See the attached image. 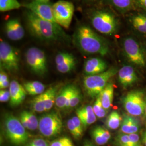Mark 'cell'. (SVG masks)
Segmentation results:
<instances>
[{
	"label": "cell",
	"mask_w": 146,
	"mask_h": 146,
	"mask_svg": "<svg viewBox=\"0 0 146 146\" xmlns=\"http://www.w3.org/2000/svg\"><path fill=\"white\" fill-rule=\"evenodd\" d=\"M27 27L33 36L44 41H58L68 36L58 23L40 19L30 11L26 15Z\"/></svg>",
	"instance_id": "obj_1"
},
{
	"label": "cell",
	"mask_w": 146,
	"mask_h": 146,
	"mask_svg": "<svg viewBox=\"0 0 146 146\" xmlns=\"http://www.w3.org/2000/svg\"><path fill=\"white\" fill-rule=\"evenodd\" d=\"M73 41L76 47L84 54L105 56L110 52L108 46L104 40L86 25H81L75 29Z\"/></svg>",
	"instance_id": "obj_2"
},
{
	"label": "cell",
	"mask_w": 146,
	"mask_h": 146,
	"mask_svg": "<svg viewBox=\"0 0 146 146\" xmlns=\"http://www.w3.org/2000/svg\"><path fill=\"white\" fill-rule=\"evenodd\" d=\"M117 73V68L113 67L104 73L87 75L84 78V87L89 96L94 98L99 95L110 82V80Z\"/></svg>",
	"instance_id": "obj_3"
},
{
	"label": "cell",
	"mask_w": 146,
	"mask_h": 146,
	"mask_svg": "<svg viewBox=\"0 0 146 146\" xmlns=\"http://www.w3.org/2000/svg\"><path fill=\"white\" fill-rule=\"evenodd\" d=\"M4 127L6 137L13 145L21 146L28 140L29 134L26 129L22 125L20 120L14 115H5Z\"/></svg>",
	"instance_id": "obj_4"
},
{
	"label": "cell",
	"mask_w": 146,
	"mask_h": 146,
	"mask_svg": "<svg viewBox=\"0 0 146 146\" xmlns=\"http://www.w3.org/2000/svg\"><path fill=\"white\" fill-rule=\"evenodd\" d=\"M90 20L94 29L101 34L111 35L117 30V20L114 15L109 11H95L91 16Z\"/></svg>",
	"instance_id": "obj_5"
},
{
	"label": "cell",
	"mask_w": 146,
	"mask_h": 146,
	"mask_svg": "<svg viewBox=\"0 0 146 146\" xmlns=\"http://www.w3.org/2000/svg\"><path fill=\"white\" fill-rule=\"evenodd\" d=\"M123 106L128 114L140 116L145 114L146 102L143 92L135 90L128 92L122 98Z\"/></svg>",
	"instance_id": "obj_6"
},
{
	"label": "cell",
	"mask_w": 146,
	"mask_h": 146,
	"mask_svg": "<svg viewBox=\"0 0 146 146\" xmlns=\"http://www.w3.org/2000/svg\"><path fill=\"white\" fill-rule=\"evenodd\" d=\"M62 127V119L55 112L44 114L39 120V131L42 135L47 137L58 135L61 133Z\"/></svg>",
	"instance_id": "obj_7"
},
{
	"label": "cell",
	"mask_w": 146,
	"mask_h": 146,
	"mask_svg": "<svg viewBox=\"0 0 146 146\" xmlns=\"http://www.w3.org/2000/svg\"><path fill=\"white\" fill-rule=\"evenodd\" d=\"M25 57L27 65L33 73L39 76L47 73V58L42 50L37 47H31L27 50Z\"/></svg>",
	"instance_id": "obj_8"
},
{
	"label": "cell",
	"mask_w": 146,
	"mask_h": 146,
	"mask_svg": "<svg viewBox=\"0 0 146 146\" xmlns=\"http://www.w3.org/2000/svg\"><path fill=\"white\" fill-rule=\"evenodd\" d=\"M55 20L59 26L68 29L70 26L74 13V5L67 1L60 0L52 5Z\"/></svg>",
	"instance_id": "obj_9"
},
{
	"label": "cell",
	"mask_w": 146,
	"mask_h": 146,
	"mask_svg": "<svg viewBox=\"0 0 146 146\" xmlns=\"http://www.w3.org/2000/svg\"><path fill=\"white\" fill-rule=\"evenodd\" d=\"M1 66L9 72H16L19 69L20 58L15 49L8 43L0 42Z\"/></svg>",
	"instance_id": "obj_10"
},
{
	"label": "cell",
	"mask_w": 146,
	"mask_h": 146,
	"mask_svg": "<svg viewBox=\"0 0 146 146\" xmlns=\"http://www.w3.org/2000/svg\"><path fill=\"white\" fill-rule=\"evenodd\" d=\"M125 56L129 61L140 67L146 66V58L139 43L131 37H127L123 42Z\"/></svg>",
	"instance_id": "obj_11"
},
{
	"label": "cell",
	"mask_w": 146,
	"mask_h": 146,
	"mask_svg": "<svg viewBox=\"0 0 146 146\" xmlns=\"http://www.w3.org/2000/svg\"><path fill=\"white\" fill-rule=\"evenodd\" d=\"M52 5L49 3H42L34 0L24 4L23 6L40 19L56 23Z\"/></svg>",
	"instance_id": "obj_12"
},
{
	"label": "cell",
	"mask_w": 146,
	"mask_h": 146,
	"mask_svg": "<svg viewBox=\"0 0 146 146\" xmlns=\"http://www.w3.org/2000/svg\"><path fill=\"white\" fill-rule=\"evenodd\" d=\"M5 31L6 36L11 41H20L25 36L24 28L18 19H11L7 21Z\"/></svg>",
	"instance_id": "obj_13"
},
{
	"label": "cell",
	"mask_w": 146,
	"mask_h": 146,
	"mask_svg": "<svg viewBox=\"0 0 146 146\" xmlns=\"http://www.w3.org/2000/svg\"><path fill=\"white\" fill-rule=\"evenodd\" d=\"M107 67L106 62L101 58H90L84 63V72L87 75H96L106 71Z\"/></svg>",
	"instance_id": "obj_14"
},
{
	"label": "cell",
	"mask_w": 146,
	"mask_h": 146,
	"mask_svg": "<svg viewBox=\"0 0 146 146\" xmlns=\"http://www.w3.org/2000/svg\"><path fill=\"white\" fill-rule=\"evenodd\" d=\"M118 78L122 86L126 88L133 86L138 80L134 69L130 66H125L118 72Z\"/></svg>",
	"instance_id": "obj_15"
},
{
	"label": "cell",
	"mask_w": 146,
	"mask_h": 146,
	"mask_svg": "<svg viewBox=\"0 0 146 146\" xmlns=\"http://www.w3.org/2000/svg\"><path fill=\"white\" fill-rule=\"evenodd\" d=\"M11 94L10 104L11 106H16L22 104L26 97V92L22 86L15 80H13L9 86Z\"/></svg>",
	"instance_id": "obj_16"
},
{
	"label": "cell",
	"mask_w": 146,
	"mask_h": 146,
	"mask_svg": "<svg viewBox=\"0 0 146 146\" xmlns=\"http://www.w3.org/2000/svg\"><path fill=\"white\" fill-rule=\"evenodd\" d=\"M76 116L81 120L84 127L93 124L96 121L97 117L94 113L93 107L87 105L78 108L76 110Z\"/></svg>",
	"instance_id": "obj_17"
},
{
	"label": "cell",
	"mask_w": 146,
	"mask_h": 146,
	"mask_svg": "<svg viewBox=\"0 0 146 146\" xmlns=\"http://www.w3.org/2000/svg\"><path fill=\"white\" fill-rule=\"evenodd\" d=\"M74 86L69 85L64 87L58 93L55 101V105L60 110H68L69 102L72 94Z\"/></svg>",
	"instance_id": "obj_18"
},
{
	"label": "cell",
	"mask_w": 146,
	"mask_h": 146,
	"mask_svg": "<svg viewBox=\"0 0 146 146\" xmlns=\"http://www.w3.org/2000/svg\"><path fill=\"white\" fill-rule=\"evenodd\" d=\"M120 127L121 132L128 135L137 133L140 129V125L137 121L129 114L123 115Z\"/></svg>",
	"instance_id": "obj_19"
},
{
	"label": "cell",
	"mask_w": 146,
	"mask_h": 146,
	"mask_svg": "<svg viewBox=\"0 0 146 146\" xmlns=\"http://www.w3.org/2000/svg\"><path fill=\"white\" fill-rule=\"evenodd\" d=\"M19 120L26 129L35 131L38 128L39 120L31 111H23L20 115Z\"/></svg>",
	"instance_id": "obj_20"
},
{
	"label": "cell",
	"mask_w": 146,
	"mask_h": 146,
	"mask_svg": "<svg viewBox=\"0 0 146 146\" xmlns=\"http://www.w3.org/2000/svg\"><path fill=\"white\" fill-rule=\"evenodd\" d=\"M91 134L94 142L99 146L106 144L111 136L109 131L101 126L95 127L92 131Z\"/></svg>",
	"instance_id": "obj_21"
},
{
	"label": "cell",
	"mask_w": 146,
	"mask_h": 146,
	"mask_svg": "<svg viewBox=\"0 0 146 146\" xmlns=\"http://www.w3.org/2000/svg\"><path fill=\"white\" fill-rule=\"evenodd\" d=\"M114 88L113 84L109 82L104 89L100 94L101 101L105 110H108L111 107L114 98Z\"/></svg>",
	"instance_id": "obj_22"
},
{
	"label": "cell",
	"mask_w": 146,
	"mask_h": 146,
	"mask_svg": "<svg viewBox=\"0 0 146 146\" xmlns=\"http://www.w3.org/2000/svg\"><path fill=\"white\" fill-rule=\"evenodd\" d=\"M23 87L27 94L31 95H38L44 92L46 86L39 81H29L23 84Z\"/></svg>",
	"instance_id": "obj_23"
},
{
	"label": "cell",
	"mask_w": 146,
	"mask_h": 146,
	"mask_svg": "<svg viewBox=\"0 0 146 146\" xmlns=\"http://www.w3.org/2000/svg\"><path fill=\"white\" fill-rule=\"evenodd\" d=\"M58 95V87H53L48 89L43 93L46 111H49L52 108L54 104H55L56 98Z\"/></svg>",
	"instance_id": "obj_24"
},
{
	"label": "cell",
	"mask_w": 146,
	"mask_h": 146,
	"mask_svg": "<svg viewBox=\"0 0 146 146\" xmlns=\"http://www.w3.org/2000/svg\"><path fill=\"white\" fill-rule=\"evenodd\" d=\"M122 119L123 118L118 111H113L107 117L106 122V127L111 130L116 129L121 126Z\"/></svg>",
	"instance_id": "obj_25"
},
{
	"label": "cell",
	"mask_w": 146,
	"mask_h": 146,
	"mask_svg": "<svg viewBox=\"0 0 146 146\" xmlns=\"http://www.w3.org/2000/svg\"><path fill=\"white\" fill-rule=\"evenodd\" d=\"M132 24L136 31L146 33V15L139 14L132 19Z\"/></svg>",
	"instance_id": "obj_26"
},
{
	"label": "cell",
	"mask_w": 146,
	"mask_h": 146,
	"mask_svg": "<svg viewBox=\"0 0 146 146\" xmlns=\"http://www.w3.org/2000/svg\"><path fill=\"white\" fill-rule=\"evenodd\" d=\"M21 7L17 0H0V11L5 12L19 9Z\"/></svg>",
	"instance_id": "obj_27"
},
{
	"label": "cell",
	"mask_w": 146,
	"mask_h": 146,
	"mask_svg": "<svg viewBox=\"0 0 146 146\" xmlns=\"http://www.w3.org/2000/svg\"><path fill=\"white\" fill-rule=\"evenodd\" d=\"M31 107L33 110L37 113L46 111L45 104L43 94L37 95L31 101Z\"/></svg>",
	"instance_id": "obj_28"
},
{
	"label": "cell",
	"mask_w": 146,
	"mask_h": 146,
	"mask_svg": "<svg viewBox=\"0 0 146 146\" xmlns=\"http://www.w3.org/2000/svg\"><path fill=\"white\" fill-rule=\"evenodd\" d=\"M94 113L99 119L104 118L107 114V110L104 109L101 101L99 95L96 97V99L93 106Z\"/></svg>",
	"instance_id": "obj_29"
},
{
	"label": "cell",
	"mask_w": 146,
	"mask_h": 146,
	"mask_svg": "<svg viewBox=\"0 0 146 146\" xmlns=\"http://www.w3.org/2000/svg\"><path fill=\"white\" fill-rule=\"evenodd\" d=\"M81 98H82V95L81 94L80 90H79L78 88L74 86L73 93L70 97L68 110L73 108L75 107L76 106H77L78 104L80 102Z\"/></svg>",
	"instance_id": "obj_30"
},
{
	"label": "cell",
	"mask_w": 146,
	"mask_h": 146,
	"mask_svg": "<svg viewBox=\"0 0 146 146\" xmlns=\"http://www.w3.org/2000/svg\"><path fill=\"white\" fill-rule=\"evenodd\" d=\"M75 60V58L72 54L68 52H62L58 53L55 57V63L56 65L62 64Z\"/></svg>",
	"instance_id": "obj_31"
},
{
	"label": "cell",
	"mask_w": 146,
	"mask_h": 146,
	"mask_svg": "<svg viewBox=\"0 0 146 146\" xmlns=\"http://www.w3.org/2000/svg\"><path fill=\"white\" fill-rule=\"evenodd\" d=\"M76 64V62L75 59L62 64L56 65V68L60 73H62V74L69 73L75 69Z\"/></svg>",
	"instance_id": "obj_32"
},
{
	"label": "cell",
	"mask_w": 146,
	"mask_h": 146,
	"mask_svg": "<svg viewBox=\"0 0 146 146\" xmlns=\"http://www.w3.org/2000/svg\"><path fill=\"white\" fill-rule=\"evenodd\" d=\"M49 146H75L68 137H62L52 141Z\"/></svg>",
	"instance_id": "obj_33"
},
{
	"label": "cell",
	"mask_w": 146,
	"mask_h": 146,
	"mask_svg": "<svg viewBox=\"0 0 146 146\" xmlns=\"http://www.w3.org/2000/svg\"><path fill=\"white\" fill-rule=\"evenodd\" d=\"M113 5L120 10L128 9L131 5V0H111Z\"/></svg>",
	"instance_id": "obj_34"
},
{
	"label": "cell",
	"mask_w": 146,
	"mask_h": 146,
	"mask_svg": "<svg viewBox=\"0 0 146 146\" xmlns=\"http://www.w3.org/2000/svg\"><path fill=\"white\" fill-rule=\"evenodd\" d=\"M117 141L120 146H134L131 141L129 135L121 133L117 137Z\"/></svg>",
	"instance_id": "obj_35"
},
{
	"label": "cell",
	"mask_w": 146,
	"mask_h": 146,
	"mask_svg": "<svg viewBox=\"0 0 146 146\" xmlns=\"http://www.w3.org/2000/svg\"><path fill=\"white\" fill-rule=\"evenodd\" d=\"M67 127H68V130L71 133V134L73 136V137L75 139H78L80 137H81L82 135L79 133L78 129L74 125L73 123V120L72 119L68 120L67 121Z\"/></svg>",
	"instance_id": "obj_36"
},
{
	"label": "cell",
	"mask_w": 146,
	"mask_h": 146,
	"mask_svg": "<svg viewBox=\"0 0 146 146\" xmlns=\"http://www.w3.org/2000/svg\"><path fill=\"white\" fill-rule=\"evenodd\" d=\"M47 141L41 138H37L29 142L26 146H49Z\"/></svg>",
	"instance_id": "obj_37"
},
{
	"label": "cell",
	"mask_w": 146,
	"mask_h": 146,
	"mask_svg": "<svg viewBox=\"0 0 146 146\" xmlns=\"http://www.w3.org/2000/svg\"><path fill=\"white\" fill-rule=\"evenodd\" d=\"M11 94L9 90L1 89L0 91V101L1 102H6L10 101Z\"/></svg>",
	"instance_id": "obj_38"
},
{
	"label": "cell",
	"mask_w": 146,
	"mask_h": 146,
	"mask_svg": "<svg viewBox=\"0 0 146 146\" xmlns=\"http://www.w3.org/2000/svg\"><path fill=\"white\" fill-rule=\"evenodd\" d=\"M72 120H73V123L76 128L78 129L79 133L82 135L83 133V127L84 125H82L81 120L78 118L77 116H75L73 117H72Z\"/></svg>",
	"instance_id": "obj_39"
},
{
	"label": "cell",
	"mask_w": 146,
	"mask_h": 146,
	"mask_svg": "<svg viewBox=\"0 0 146 146\" xmlns=\"http://www.w3.org/2000/svg\"><path fill=\"white\" fill-rule=\"evenodd\" d=\"M131 141L133 142L134 146H142L140 139L137 133L131 134L129 135Z\"/></svg>",
	"instance_id": "obj_40"
},
{
	"label": "cell",
	"mask_w": 146,
	"mask_h": 146,
	"mask_svg": "<svg viewBox=\"0 0 146 146\" xmlns=\"http://www.w3.org/2000/svg\"><path fill=\"white\" fill-rule=\"evenodd\" d=\"M8 80V76L4 70H3L1 68V73H0V83H2L5 81Z\"/></svg>",
	"instance_id": "obj_41"
},
{
	"label": "cell",
	"mask_w": 146,
	"mask_h": 146,
	"mask_svg": "<svg viewBox=\"0 0 146 146\" xmlns=\"http://www.w3.org/2000/svg\"><path fill=\"white\" fill-rule=\"evenodd\" d=\"M11 82H9V80L5 81L2 83H0V88L1 89H4L8 87H9Z\"/></svg>",
	"instance_id": "obj_42"
},
{
	"label": "cell",
	"mask_w": 146,
	"mask_h": 146,
	"mask_svg": "<svg viewBox=\"0 0 146 146\" xmlns=\"http://www.w3.org/2000/svg\"><path fill=\"white\" fill-rule=\"evenodd\" d=\"M138 1L140 4L146 9V0H138Z\"/></svg>",
	"instance_id": "obj_43"
},
{
	"label": "cell",
	"mask_w": 146,
	"mask_h": 146,
	"mask_svg": "<svg viewBox=\"0 0 146 146\" xmlns=\"http://www.w3.org/2000/svg\"><path fill=\"white\" fill-rule=\"evenodd\" d=\"M142 142L146 146V131H145L142 134Z\"/></svg>",
	"instance_id": "obj_44"
},
{
	"label": "cell",
	"mask_w": 146,
	"mask_h": 146,
	"mask_svg": "<svg viewBox=\"0 0 146 146\" xmlns=\"http://www.w3.org/2000/svg\"><path fill=\"white\" fill-rule=\"evenodd\" d=\"M84 146H96L94 145V144H93L92 143L90 142H85L84 144Z\"/></svg>",
	"instance_id": "obj_45"
},
{
	"label": "cell",
	"mask_w": 146,
	"mask_h": 146,
	"mask_svg": "<svg viewBox=\"0 0 146 146\" xmlns=\"http://www.w3.org/2000/svg\"><path fill=\"white\" fill-rule=\"evenodd\" d=\"M35 1H36L37 2H42V3H48L50 0H35Z\"/></svg>",
	"instance_id": "obj_46"
},
{
	"label": "cell",
	"mask_w": 146,
	"mask_h": 146,
	"mask_svg": "<svg viewBox=\"0 0 146 146\" xmlns=\"http://www.w3.org/2000/svg\"><path fill=\"white\" fill-rule=\"evenodd\" d=\"M145 102H146V106H145V114L146 115V97L145 98Z\"/></svg>",
	"instance_id": "obj_47"
}]
</instances>
